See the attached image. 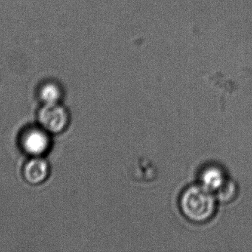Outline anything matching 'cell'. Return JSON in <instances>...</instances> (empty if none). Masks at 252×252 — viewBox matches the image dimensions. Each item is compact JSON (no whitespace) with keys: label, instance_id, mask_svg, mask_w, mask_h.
<instances>
[{"label":"cell","instance_id":"4","mask_svg":"<svg viewBox=\"0 0 252 252\" xmlns=\"http://www.w3.org/2000/svg\"><path fill=\"white\" fill-rule=\"evenodd\" d=\"M201 186L210 192H219L225 184L226 178L223 172L216 167H210L202 173Z\"/></svg>","mask_w":252,"mask_h":252},{"label":"cell","instance_id":"5","mask_svg":"<svg viewBox=\"0 0 252 252\" xmlns=\"http://www.w3.org/2000/svg\"><path fill=\"white\" fill-rule=\"evenodd\" d=\"M48 174L47 162L41 158H34L27 164L25 176L29 183H38L42 182Z\"/></svg>","mask_w":252,"mask_h":252},{"label":"cell","instance_id":"6","mask_svg":"<svg viewBox=\"0 0 252 252\" xmlns=\"http://www.w3.org/2000/svg\"><path fill=\"white\" fill-rule=\"evenodd\" d=\"M40 96L45 105L56 104L61 97V90L56 84L48 83L44 84L40 91Z\"/></svg>","mask_w":252,"mask_h":252},{"label":"cell","instance_id":"2","mask_svg":"<svg viewBox=\"0 0 252 252\" xmlns=\"http://www.w3.org/2000/svg\"><path fill=\"white\" fill-rule=\"evenodd\" d=\"M38 118L42 127L51 133L62 131L69 121L67 111L57 103L45 105L40 111Z\"/></svg>","mask_w":252,"mask_h":252},{"label":"cell","instance_id":"3","mask_svg":"<svg viewBox=\"0 0 252 252\" xmlns=\"http://www.w3.org/2000/svg\"><path fill=\"white\" fill-rule=\"evenodd\" d=\"M50 140L45 133L41 130H29L22 139V146L28 153L35 156L42 155L47 150Z\"/></svg>","mask_w":252,"mask_h":252},{"label":"cell","instance_id":"1","mask_svg":"<svg viewBox=\"0 0 252 252\" xmlns=\"http://www.w3.org/2000/svg\"><path fill=\"white\" fill-rule=\"evenodd\" d=\"M180 207L188 220L203 223L210 220L214 215L216 201L212 192L202 186H192L182 194Z\"/></svg>","mask_w":252,"mask_h":252},{"label":"cell","instance_id":"7","mask_svg":"<svg viewBox=\"0 0 252 252\" xmlns=\"http://www.w3.org/2000/svg\"><path fill=\"white\" fill-rule=\"evenodd\" d=\"M219 192V198L221 201H229L234 198V195L236 192V187L232 182H227Z\"/></svg>","mask_w":252,"mask_h":252}]
</instances>
